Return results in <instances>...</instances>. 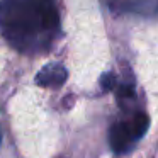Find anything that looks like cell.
<instances>
[{"mask_svg": "<svg viewBox=\"0 0 158 158\" xmlns=\"http://www.w3.org/2000/svg\"><path fill=\"white\" fill-rule=\"evenodd\" d=\"M0 141H2V129H0Z\"/></svg>", "mask_w": 158, "mask_h": 158, "instance_id": "cell-6", "label": "cell"}, {"mask_svg": "<svg viewBox=\"0 0 158 158\" xmlns=\"http://www.w3.org/2000/svg\"><path fill=\"white\" fill-rule=\"evenodd\" d=\"M131 129L134 133V138L139 139L141 136H144V133L148 131V116L143 112H138L136 116L131 119Z\"/></svg>", "mask_w": 158, "mask_h": 158, "instance_id": "cell-4", "label": "cell"}, {"mask_svg": "<svg viewBox=\"0 0 158 158\" xmlns=\"http://www.w3.org/2000/svg\"><path fill=\"white\" fill-rule=\"evenodd\" d=\"M100 83H102L104 90H110L116 87V77L112 75V73H106V75L102 77V80H100Z\"/></svg>", "mask_w": 158, "mask_h": 158, "instance_id": "cell-5", "label": "cell"}, {"mask_svg": "<svg viewBox=\"0 0 158 158\" xmlns=\"http://www.w3.org/2000/svg\"><path fill=\"white\" fill-rule=\"evenodd\" d=\"M0 26L19 48L44 43L58 29L60 19L53 0H2Z\"/></svg>", "mask_w": 158, "mask_h": 158, "instance_id": "cell-1", "label": "cell"}, {"mask_svg": "<svg viewBox=\"0 0 158 158\" xmlns=\"http://www.w3.org/2000/svg\"><path fill=\"white\" fill-rule=\"evenodd\" d=\"M109 141H110V148L116 153L127 151L134 144V141H136L134 133L131 129V124L129 123H116L109 131Z\"/></svg>", "mask_w": 158, "mask_h": 158, "instance_id": "cell-2", "label": "cell"}, {"mask_svg": "<svg viewBox=\"0 0 158 158\" xmlns=\"http://www.w3.org/2000/svg\"><path fill=\"white\" fill-rule=\"evenodd\" d=\"M66 78L68 73L65 66L60 63H49L39 70V73L36 75V83L41 87H60L66 82Z\"/></svg>", "mask_w": 158, "mask_h": 158, "instance_id": "cell-3", "label": "cell"}]
</instances>
